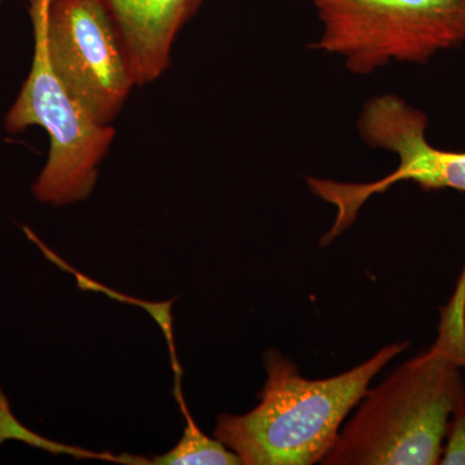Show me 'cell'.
Listing matches in <instances>:
<instances>
[{"label":"cell","mask_w":465,"mask_h":465,"mask_svg":"<svg viewBox=\"0 0 465 465\" xmlns=\"http://www.w3.org/2000/svg\"><path fill=\"white\" fill-rule=\"evenodd\" d=\"M465 284L442 309L436 342L374 390L323 459L326 465L440 464L450 415L465 387Z\"/></svg>","instance_id":"obj_1"},{"label":"cell","mask_w":465,"mask_h":465,"mask_svg":"<svg viewBox=\"0 0 465 465\" xmlns=\"http://www.w3.org/2000/svg\"><path fill=\"white\" fill-rule=\"evenodd\" d=\"M407 348L409 342H394L354 369L317 381L304 378L292 361L269 349L259 405L244 415H220L215 439L244 465L322 463L372 378Z\"/></svg>","instance_id":"obj_2"},{"label":"cell","mask_w":465,"mask_h":465,"mask_svg":"<svg viewBox=\"0 0 465 465\" xmlns=\"http://www.w3.org/2000/svg\"><path fill=\"white\" fill-rule=\"evenodd\" d=\"M323 30L313 50L369 75L397 63L425 64L465 42V0H305Z\"/></svg>","instance_id":"obj_3"},{"label":"cell","mask_w":465,"mask_h":465,"mask_svg":"<svg viewBox=\"0 0 465 465\" xmlns=\"http://www.w3.org/2000/svg\"><path fill=\"white\" fill-rule=\"evenodd\" d=\"M34 30L32 69L17 99L5 116L9 134L45 128L50 154L33 185L36 200L54 206L84 201L94 192L97 167L115 136L114 128L101 124L66 91L48 61L41 32Z\"/></svg>","instance_id":"obj_4"},{"label":"cell","mask_w":465,"mask_h":465,"mask_svg":"<svg viewBox=\"0 0 465 465\" xmlns=\"http://www.w3.org/2000/svg\"><path fill=\"white\" fill-rule=\"evenodd\" d=\"M30 17L54 75L94 121L109 124L136 84L103 0H32Z\"/></svg>","instance_id":"obj_5"},{"label":"cell","mask_w":465,"mask_h":465,"mask_svg":"<svg viewBox=\"0 0 465 465\" xmlns=\"http://www.w3.org/2000/svg\"><path fill=\"white\" fill-rule=\"evenodd\" d=\"M427 124L424 113L412 108L397 94H381L367 101L358 119L361 139L371 148L394 153L399 166L374 183L318 180L314 192L336 208V231L347 229L372 195L387 192L397 183L414 182L424 191L465 192V152L434 148L425 136Z\"/></svg>","instance_id":"obj_6"},{"label":"cell","mask_w":465,"mask_h":465,"mask_svg":"<svg viewBox=\"0 0 465 465\" xmlns=\"http://www.w3.org/2000/svg\"><path fill=\"white\" fill-rule=\"evenodd\" d=\"M204 2L103 0L127 52L134 84H148L166 72L177 34Z\"/></svg>","instance_id":"obj_7"},{"label":"cell","mask_w":465,"mask_h":465,"mask_svg":"<svg viewBox=\"0 0 465 465\" xmlns=\"http://www.w3.org/2000/svg\"><path fill=\"white\" fill-rule=\"evenodd\" d=\"M176 399L185 416L182 440L170 452L153 457L145 464L155 465H241L242 460L235 452L226 448L220 440H213L202 433L197 423L193 420L180 391V381L176 384Z\"/></svg>","instance_id":"obj_8"},{"label":"cell","mask_w":465,"mask_h":465,"mask_svg":"<svg viewBox=\"0 0 465 465\" xmlns=\"http://www.w3.org/2000/svg\"><path fill=\"white\" fill-rule=\"evenodd\" d=\"M440 464L465 465V387L450 415Z\"/></svg>","instance_id":"obj_9"},{"label":"cell","mask_w":465,"mask_h":465,"mask_svg":"<svg viewBox=\"0 0 465 465\" xmlns=\"http://www.w3.org/2000/svg\"><path fill=\"white\" fill-rule=\"evenodd\" d=\"M5 440H24L29 445L38 446V448L48 450V451L73 452V450L70 451V449L65 448V446L57 445V443L42 439L38 434L30 432L29 430L18 423L17 419L12 415L11 410H9L7 399L0 391V443Z\"/></svg>","instance_id":"obj_10"},{"label":"cell","mask_w":465,"mask_h":465,"mask_svg":"<svg viewBox=\"0 0 465 465\" xmlns=\"http://www.w3.org/2000/svg\"><path fill=\"white\" fill-rule=\"evenodd\" d=\"M0 2H3V0H0Z\"/></svg>","instance_id":"obj_11"}]
</instances>
